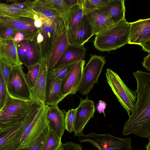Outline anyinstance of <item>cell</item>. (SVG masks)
<instances>
[{"instance_id": "cell-1", "label": "cell", "mask_w": 150, "mask_h": 150, "mask_svg": "<svg viewBox=\"0 0 150 150\" xmlns=\"http://www.w3.org/2000/svg\"><path fill=\"white\" fill-rule=\"evenodd\" d=\"M133 74L137 82V99L122 135L134 134L150 140V73L139 70Z\"/></svg>"}, {"instance_id": "cell-2", "label": "cell", "mask_w": 150, "mask_h": 150, "mask_svg": "<svg viewBox=\"0 0 150 150\" xmlns=\"http://www.w3.org/2000/svg\"><path fill=\"white\" fill-rule=\"evenodd\" d=\"M47 111L46 105L42 106L35 102L23 118L21 144L19 149L31 146L47 127Z\"/></svg>"}, {"instance_id": "cell-3", "label": "cell", "mask_w": 150, "mask_h": 150, "mask_svg": "<svg viewBox=\"0 0 150 150\" xmlns=\"http://www.w3.org/2000/svg\"><path fill=\"white\" fill-rule=\"evenodd\" d=\"M130 23L126 20L114 24L96 35L94 45L103 52L116 50L128 43Z\"/></svg>"}, {"instance_id": "cell-4", "label": "cell", "mask_w": 150, "mask_h": 150, "mask_svg": "<svg viewBox=\"0 0 150 150\" xmlns=\"http://www.w3.org/2000/svg\"><path fill=\"white\" fill-rule=\"evenodd\" d=\"M42 20V25L34 40L39 47L41 59L46 61L56 39L67 27L63 16Z\"/></svg>"}, {"instance_id": "cell-5", "label": "cell", "mask_w": 150, "mask_h": 150, "mask_svg": "<svg viewBox=\"0 0 150 150\" xmlns=\"http://www.w3.org/2000/svg\"><path fill=\"white\" fill-rule=\"evenodd\" d=\"M36 102L24 100L9 95L0 110V129L10 127L21 121L30 111Z\"/></svg>"}, {"instance_id": "cell-6", "label": "cell", "mask_w": 150, "mask_h": 150, "mask_svg": "<svg viewBox=\"0 0 150 150\" xmlns=\"http://www.w3.org/2000/svg\"><path fill=\"white\" fill-rule=\"evenodd\" d=\"M105 76L108 84L129 117L137 100L136 90L129 89L116 72L109 68Z\"/></svg>"}, {"instance_id": "cell-7", "label": "cell", "mask_w": 150, "mask_h": 150, "mask_svg": "<svg viewBox=\"0 0 150 150\" xmlns=\"http://www.w3.org/2000/svg\"><path fill=\"white\" fill-rule=\"evenodd\" d=\"M78 139L80 142L91 144L98 150H132L130 137L121 138L109 134L91 133L79 137Z\"/></svg>"}, {"instance_id": "cell-8", "label": "cell", "mask_w": 150, "mask_h": 150, "mask_svg": "<svg viewBox=\"0 0 150 150\" xmlns=\"http://www.w3.org/2000/svg\"><path fill=\"white\" fill-rule=\"evenodd\" d=\"M106 63L105 57L95 55L91 57L84 68L79 91L83 96L87 95L93 88L95 83H98L104 65Z\"/></svg>"}, {"instance_id": "cell-9", "label": "cell", "mask_w": 150, "mask_h": 150, "mask_svg": "<svg viewBox=\"0 0 150 150\" xmlns=\"http://www.w3.org/2000/svg\"><path fill=\"white\" fill-rule=\"evenodd\" d=\"M9 95L18 99L29 100L30 88L22 65L12 67L6 84Z\"/></svg>"}, {"instance_id": "cell-10", "label": "cell", "mask_w": 150, "mask_h": 150, "mask_svg": "<svg viewBox=\"0 0 150 150\" xmlns=\"http://www.w3.org/2000/svg\"><path fill=\"white\" fill-rule=\"evenodd\" d=\"M80 99V103L76 108L73 131L75 136L78 137L83 134V129L90 119L93 117L95 111L94 102L87 96L85 99Z\"/></svg>"}, {"instance_id": "cell-11", "label": "cell", "mask_w": 150, "mask_h": 150, "mask_svg": "<svg viewBox=\"0 0 150 150\" xmlns=\"http://www.w3.org/2000/svg\"><path fill=\"white\" fill-rule=\"evenodd\" d=\"M85 61H79L61 81V91L65 97L74 95L79 91Z\"/></svg>"}, {"instance_id": "cell-12", "label": "cell", "mask_w": 150, "mask_h": 150, "mask_svg": "<svg viewBox=\"0 0 150 150\" xmlns=\"http://www.w3.org/2000/svg\"><path fill=\"white\" fill-rule=\"evenodd\" d=\"M22 120L13 126L0 130V150H18L19 149Z\"/></svg>"}, {"instance_id": "cell-13", "label": "cell", "mask_w": 150, "mask_h": 150, "mask_svg": "<svg viewBox=\"0 0 150 150\" xmlns=\"http://www.w3.org/2000/svg\"><path fill=\"white\" fill-rule=\"evenodd\" d=\"M67 32L69 44L76 46L84 45L93 35L92 29L85 15L75 27L71 29H67Z\"/></svg>"}, {"instance_id": "cell-14", "label": "cell", "mask_w": 150, "mask_h": 150, "mask_svg": "<svg viewBox=\"0 0 150 150\" xmlns=\"http://www.w3.org/2000/svg\"><path fill=\"white\" fill-rule=\"evenodd\" d=\"M17 48L20 62L27 68L41 59L39 47L34 40L22 41L17 43Z\"/></svg>"}, {"instance_id": "cell-15", "label": "cell", "mask_w": 150, "mask_h": 150, "mask_svg": "<svg viewBox=\"0 0 150 150\" xmlns=\"http://www.w3.org/2000/svg\"><path fill=\"white\" fill-rule=\"evenodd\" d=\"M11 4L0 2V15L11 17H26L34 19L38 14L27 5L26 1H10Z\"/></svg>"}, {"instance_id": "cell-16", "label": "cell", "mask_w": 150, "mask_h": 150, "mask_svg": "<svg viewBox=\"0 0 150 150\" xmlns=\"http://www.w3.org/2000/svg\"><path fill=\"white\" fill-rule=\"evenodd\" d=\"M46 121L47 127L59 139H61L66 129L64 114L58 105H47Z\"/></svg>"}, {"instance_id": "cell-17", "label": "cell", "mask_w": 150, "mask_h": 150, "mask_svg": "<svg viewBox=\"0 0 150 150\" xmlns=\"http://www.w3.org/2000/svg\"><path fill=\"white\" fill-rule=\"evenodd\" d=\"M129 44L140 45L150 39V19H141L130 23Z\"/></svg>"}, {"instance_id": "cell-18", "label": "cell", "mask_w": 150, "mask_h": 150, "mask_svg": "<svg viewBox=\"0 0 150 150\" xmlns=\"http://www.w3.org/2000/svg\"><path fill=\"white\" fill-rule=\"evenodd\" d=\"M48 71L46 61L41 59L38 77L34 88L30 91L31 99L42 106L45 105Z\"/></svg>"}, {"instance_id": "cell-19", "label": "cell", "mask_w": 150, "mask_h": 150, "mask_svg": "<svg viewBox=\"0 0 150 150\" xmlns=\"http://www.w3.org/2000/svg\"><path fill=\"white\" fill-rule=\"evenodd\" d=\"M62 81L48 73L45 93V105H58L66 97L61 91Z\"/></svg>"}, {"instance_id": "cell-20", "label": "cell", "mask_w": 150, "mask_h": 150, "mask_svg": "<svg viewBox=\"0 0 150 150\" xmlns=\"http://www.w3.org/2000/svg\"><path fill=\"white\" fill-rule=\"evenodd\" d=\"M85 15L92 27L93 35L114 24L109 14L100 9L91 11Z\"/></svg>"}, {"instance_id": "cell-21", "label": "cell", "mask_w": 150, "mask_h": 150, "mask_svg": "<svg viewBox=\"0 0 150 150\" xmlns=\"http://www.w3.org/2000/svg\"><path fill=\"white\" fill-rule=\"evenodd\" d=\"M66 27L56 39L50 54L46 61L48 71L52 69L55 64L70 45Z\"/></svg>"}, {"instance_id": "cell-22", "label": "cell", "mask_w": 150, "mask_h": 150, "mask_svg": "<svg viewBox=\"0 0 150 150\" xmlns=\"http://www.w3.org/2000/svg\"><path fill=\"white\" fill-rule=\"evenodd\" d=\"M0 59L5 60L13 66L23 65L19 59L17 43L13 39L0 41Z\"/></svg>"}, {"instance_id": "cell-23", "label": "cell", "mask_w": 150, "mask_h": 150, "mask_svg": "<svg viewBox=\"0 0 150 150\" xmlns=\"http://www.w3.org/2000/svg\"><path fill=\"white\" fill-rule=\"evenodd\" d=\"M86 50L84 45L76 46L70 45L53 69L84 60L85 57Z\"/></svg>"}, {"instance_id": "cell-24", "label": "cell", "mask_w": 150, "mask_h": 150, "mask_svg": "<svg viewBox=\"0 0 150 150\" xmlns=\"http://www.w3.org/2000/svg\"><path fill=\"white\" fill-rule=\"evenodd\" d=\"M0 21L12 26L18 31L27 33L38 32L34 24V19L26 17H11L0 15Z\"/></svg>"}, {"instance_id": "cell-25", "label": "cell", "mask_w": 150, "mask_h": 150, "mask_svg": "<svg viewBox=\"0 0 150 150\" xmlns=\"http://www.w3.org/2000/svg\"><path fill=\"white\" fill-rule=\"evenodd\" d=\"M100 9L109 14L114 24L126 20L124 0H109L106 6Z\"/></svg>"}, {"instance_id": "cell-26", "label": "cell", "mask_w": 150, "mask_h": 150, "mask_svg": "<svg viewBox=\"0 0 150 150\" xmlns=\"http://www.w3.org/2000/svg\"><path fill=\"white\" fill-rule=\"evenodd\" d=\"M27 5L37 14L52 18L64 15L58 11L46 6L40 0H26Z\"/></svg>"}, {"instance_id": "cell-27", "label": "cell", "mask_w": 150, "mask_h": 150, "mask_svg": "<svg viewBox=\"0 0 150 150\" xmlns=\"http://www.w3.org/2000/svg\"><path fill=\"white\" fill-rule=\"evenodd\" d=\"M83 16L82 6L77 4L69 8L64 15L67 29H71L75 27Z\"/></svg>"}, {"instance_id": "cell-28", "label": "cell", "mask_w": 150, "mask_h": 150, "mask_svg": "<svg viewBox=\"0 0 150 150\" xmlns=\"http://www.w3.org/2000/svg\"><path fill=\"white\" fill-rule=\"evenodd\" d=\"M41 61V59L38 62L27 68L28 71L25 74V77L29 87L30 91L34 88L38 77Z\"/></svg>"}, {"instance_id": "cell-29", "label": "cell", "mask_w": 150, "mask_h": 150, "mask_svg": "<svg viewBox=\"0 0 150 150\" xmlns=\"http://www.w3.org/2000/svg\"><path fill=\"white\" fill-rule=\"evenodd\" d=\"M62 144L61 139L50 131L40 150H57Z\"/></svg>"}, {"instance_id": "cell-30", "label": "cell", "mask_w": 150, "mask_h": 150, "mask_svg": "<svg viewBox=\"0 0 150 150\" xmlns=\"http://www.w3.org/2000/svg\"><path fill=\"white\" fill-rule=\"evenodd\" d=\"M109 0H84L82 5L83 15L94 10L106 6Z\"/></svg>"}, {"instance_id": "cell-31", "label": "cell", "mask_w": 150, "mask_h": 150, "mask_svg": "<svg viewBox=\"0 0 150 150\" xmlns=\"http://www.w3.org/2000/svg\"><path fill=\"white\" fill-rule=\"evenodd\" d=\"M18 31L10 24L0 21V38L1 40L13 38Z\"/></svg>"}, {"instance_id": "cell-32", "label": "cell", "mask_w": 150, "mask_h": 150, "mask_svg": "<svg viewBox=\"0 0 150 150\" xmlns=\"http://www.w3.org/2000/svg\"><path fill=\"white\" fill-rule=\"evenodd\" d=\"M78 62L65 64L48 71V73L62 81L74 66Z\"/></svg>"}, {"instance_id": "cell-33", "label": "cell", "mask_w": 150, "mask_h": 150, "mask_svg": "<svg viewBox=\"0 0 150 150\" xmlns=\"http://www.w3.org/2000/svg\"><path fill=\"white\" fill-rule=\"evenodd\" d=\"M47 6L55 9L64 15L69 9L64 0H40Z\"/></svg>"}, {"instance_id": "cell-34", "label": "cell", "mask_w": 150, "mask_h": 150, "mask_svg": "<svg viewBox=\"0 0 150 150\" xmlns=\"http://www.w3.org/2000/svg\"><path fill=\"white\" fill-rule=\"evenodd\" d=\"M9 95L2 74L0 59V110L4 105Z\"/></svg>"}, {"instance_id": "cell-35", "label": "cell", "mask_w": 150, "mask_h": 150, "mask_svg": "<svg viewBox=\"0 0 150 150\" xmlns=\"http://www.w3.org/2000/svg\"><path fill=\"white\" fill-rule=\"evenodd\" d=\"M76 109H71L66 113L64 118L66 129L68 133L73 132L75 122Z\"/></svg>"}, {"instance_id": "cell-36", "label": "cell", "mask_w": 150, "mask_h": 150, "mask_svg": "<svg viewBox=\"0 0 150 150\" xmlns=\"http://www.w3.org/2000/svg\"><path fill=\"white\" fill-rule=\"evenodd\" d=\"M50 132V130L47 127L31 146L29 147L20 149L18 150H40L48 135Z\"/></svg>"}, {"instance_id": "cell-37", "label": "cell", "mask_w": 150, "mask_h": 150, "mask_svg": "<svg viewBox=\"0 0 150 150\" xmlns=\"http://www.w3.org/2000/svg\"><path fill=\"white\" fill-rule=\"evenodd\" d=\"M38 32L27 33L18 31L16 33L13 39L17 43L24 40L33 41Z\"/></svg>"}, {"instance_id": "cell-38", "label": "cell", "mask_w": 150, "mask_h": 150, "mask_svg": "<svg viewBox=\"0 0 150 150\" xmlns=\"http://www.w3.org/2000/svg\"><path fill=\"white\" fill-rule=\"evenodd\" d=\"M1 70L6 83V84L13 66L9 63L3 59H0Z\"/></svg>"}, {"instance_id": "cell-39", "label": "cell", "mask_w": 150, "mask_h": 150, "mask_svg": "<svg viewBox=\"0 0 150 150\" xmlns=\"http://www.w3.org/2000/svg\"><path fill=\"white\" fill-rule=\"evenodd\" d=\"M69 8L77 4L82 6L84 0H64Z\"/></svg>"}, {"instance_id": "cell-40", "label": "cell", "mask_w": 150, "mask_h": 150, "mask_svg": "<svg viewBox=\"0 0 150 150\" xmlns=\"http://www.w3.org/2000/svg\"><path fill=\"white\" fill-rule=\"evenodd\" d=\"M106 103L104 101L99 100L97 105V112L99 113H103L105 116V110L106 108Z\"/></svg>"}, {"instance_id": "cell-41", "label": "cell", "mask_w": 150, "mask_h": 150, "mask_svg": "<svg viewBox=\"0 0 150 150\" xmlns=\"http://www.w3.org/2000/svg\"><path fill=\"white\" fill-rule=\"evenodd\" d=\"M144 61L142 62V67L145 68L147 71H150V54L144 58Z\"/></svg>"}, {"instance_id": "cell-42", "label": "cell", "mask_w": 150, "mask_h": 150, "mask_svg": "<svg viewBox=\"0 0 150 150\" xmlns=\"http://www.w3.org/2000/svg\"><path fill=\"white\" fill-rule=\"evenodd\" d=\"M142 47V50L149 53L150 52V39H149L140 45Z\"/></svg>"}, {"instance_id": "cell-43", "label": "cell", "mask_w": 150, "mask_h": 150, "mask_svg": "<svg viewBox=\"0 0 150 150\" xmlns=\"http://www.w3.org/2000/svg\"><path fill=\"white\" fill-rule=\"evenodd\" d=\"M146 150H150V140H149V143L146 146Z\"/></svg>"}, {"instance_id": "cell-44", "label": "cell", "mask_w": 150, "mask_h": 150, "mask_svg": "<svg viewBox=\"0 0 150 150\" xmlns=\"http://www.w3.org/2000/svg\"><path fill=\"white\" fill-rule=\"evenodd\" d=\"M62 144L59 147L57 150H63Z\"/></svg>"}, {"instance_id": "cell-45", "label": "cell", "mask_w": 150, "mask_h": 150, "mask_svg": "<svg viewBox=\"0 0 150 150\" xmlns=\"http://www.w3.org/2000/svg\"><path fill=\"white\" fill-rule=\"evenodd\" d=\"M1 39H0V41H1Z\"/></svg>"}, {"instance_id": "cell-46", "label": "cell", "mask_w": 150, "mask_h": 150, "mask_svg": "<svg viewBox=\"0 0 150 150\" xmlns=\"http://www.w3.org/2000/svg\"></svg>"}]
</instances>
